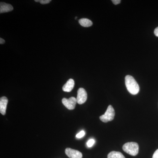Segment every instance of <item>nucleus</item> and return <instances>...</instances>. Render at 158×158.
<instances>
[{
	"label": "nucleus",
	"mask_w": 158,
	"mask_h": 158,
	"mask_svg": "<svg viewBox=\"0 0 158 158\" xmlns=\"http://www.w3.org/2000/svg\"><path fill=\"white\" fill-rule=\"evenodd\" d=\"M125 85L127 90L131 94L136 95L140 90L139 85L132 76H126L125 77Z\"/></svg>",
	"instance_id": "obj_1"
},
{
	"label": "nucleus",
	"mask_w": 158,
	"mask_h": 158,
	"mask_svg": "<svg viewBox=\"0 0 158 158\" xmlns=\"http://www.w3.org/2000/svg\"><path fill=\"white\" fill-rule=\"evenodd\" d=\"M123 149L130 155L135 156L139 151V146L136 142H127L123 145Z\"/></svg>",
	"instance_id": "obj_2"
},
{
	"label": "nucleus",
	"mask_w": 158,
	"mask_h": 158,
	"mask_svg": "<svg viewBox=\"0 0 158 158\" xmlns=\"http://www.w3.org/2000/svg\"><path fill=\"white\" fill-rule=\"evenodd\" d=\"M115 110L111 105L108 107L104 114L100 116V119L104 123L112 121L115 117Z\"/></svg>",
	"instance_id": "obj_3"
},
{
	"label": "nucleus",
	"mask_w": 158,
	"mask_h": 158,
	"mask_svg": "<svg viewBox=\"0 0 158 158\" xmlns=\"http://www.w3.org/2000/svg\"><path fill=\"white\" fill-rule=\"evenodd\" d=\"M62 102L68 110H74L77 103V98L73 97H72L69 99L63 98L62 99Z\"/></svg>",
	"instance_id": "obj_4"
},
{
	"label": "nucleus",
	"mask_w": 158,
	"mask_h": 158,
	"mask_svg": "<svg viewBox=\"0 0 158 158\" xmlns=\"http://www.w3.org/2000/svg\"><path fill=\"white\" fill-rule=\"evenodd\" d=\"M87 93L85 89L83 88H80L77 91V103L81 105L85 102L87 99Z\"/></svg>",
	"instance_id": "obj_5"
},
{
	"label": "nucleus",
	"mask_w": 158,
	"mask_h": 158,
	"mask_svg": "<svg viewBox=\"0 0 158 158\" xmlns=\"http://www.w3.org/2000/svg\"><path fill=\"white\" fill-rule=\"evenodd\" d=\"M65 153L69 158H82L83 156L81 153L79 151L71 148H66Z\"/></svg>",
	"instance_id": "obj_6"
},
{
	"label": "nucleus",
	"mask_w": 158,
	"mask_h": 158,
	"mask_svg": "<svg viewBox=\"0 0 158 158\" xmlns=\"http://www.w3.org/2000/svg\"><path fill=\"white\" fill-rule=\"evenodd\" d=\"M8 103V99L6 97H2L0 98V113L2 115H6Z\"/></svg>",
	"instance_id": "obj_7"
},
{
	"label": "nucleus",
	"mask_w": 158,
	"mask_h": 158,
	"mask_svg": "<svg viewBox=\"0 0 158 158\" xmlns=\"http://www.w3.org/2000/svg\"><path fill=\"white\" fill-rule=\"evenodd\" d=\"M74 85L75 82L73 79H69L66 84L62 87V90L65 92H70L73 89Z\"/></svg>",
	"instance_id": "obj_8"
},
{
	"label": "nucleus",
	"mask_w": 158,
	"mask_h": 158,
	"mask_svg": "<svg viewBox=\"0 0 158 158\" xmlns=\"http://www.w3.org/2000/svg\"><path fill=\"white\" fill-rule=\"evenodd\" d=\"M13 10V7L11 5L7 3L2 2L0 3V13L9 12Z\"/></svg>",
	"instance_id": "obj_9"
},
{
	"label": "nucleus",
	"mask_w": 158,
	"mask_h": 158,
	"mask_svg": "<svg viewBox=\"0 0 158 158\" xmlns=\"http://www.w3.org/2000/svg\"><path fill=\"white\" fill-rule=\"evenodd\" d=\"M79 23L81 26L83 27H91L93 25L92 22L88 19H81L79 20Z\"/></svg>",
	"instance_id": "obj_10"
},
{
	"label": "nucleus",
	"mask_w": 158,
	"mask_h": 158,
	"mask_svg": "<svg viewBox=\"0 0 158 158\" xmlns=\"http://www.w3.org/2000/svg\"><path fill=\"white\" fill-rule=\"evenodd\" d=\"M108 158H125L124 156L119 152L112 151L108 154Z\"/></svg>",
	"instance_id": "obj_11"
},
{
	"label": "nucleus",
	"mask_w": 158,
	"mask_h": 158,
	"mask_svg": "<svg viewBox=\"0 0 158 158\" xmlns=\"http://www.w3.org/2000/svg\"><path fill=\"white\" fill-rule=\"evenodd\" d=\"M95 143V141L94 139H90V140H88L87 143V145L88 147H91Z\"/></svg>",
	"instance_id": "obj_12"
},
{
	"label": "nucleus",
	"mask_w": 158,
	"mask_h": 158,
	"mask_svg": "<svg viewBox=\"0 0 158 158\" xmlns=\"http://www.w3.org/2000/svg\"><path fill=\"white\" fill-rule=\"evenodd\" d=\"M85 131H81L80 132L78 133L76 135V138H81L85 135Z\"/></svg>",
	"instance_id": "obj_13"
},
{
	"label": "nucleus",
	"mask_w": 158,
	"mask_h": 158,
	"mask_svg": "<svg viewBox=\"0 0 158 158\" xmlns=\"http://www.w3.org/2000/svg\"><path fill=\"white\" fill-rule=\"evenodd\" d=\"M51 2V0H40V2L41 4H48Z\"/></svg>",
	"instance_id": "obj_14"
},
{
	"label": "nucleus",
	"mask_w": 158,
	"mask_h": 158,
	"mask_svg": "<svg viewBox=\"0 0 158 158\" xmlns=\"http://www.w3.org/2000/svg\"><path fill=\"white\" fill-rule=\"evenodd\" d=\"M152 158H158V149L153 154Z\"/></svg>",
	"instance_id": "obj_15"
},
{
	"label": "nucleus",
	"mask_w": 158,
	"mask_h": 158,
	"mask_svg": "<svg viewBox=\"0 0 158 158\" xmlns=\"http://www.w3.org/2000/svg\"><path fill=\"white\" fill-rule=\"evenodd\" d=\"M112 2H113V4L116 5L119 4L121 2V1L120 0H112Z\"/></svg>",
	"instance_id": "obj_16"
},
{
	"label": "nucleus",
	"mask_w": 158,
	"mask_h": 158,
	"mask_svg": "<svg viewBox=\"0 0 158 158\" xmlns=\"http://www.w3.org/2000/svg\"><path fill=\"white\" fill-rule=\"evenodd\" d=\"M154 34L156 37H158V27L156 28L154 31Z\"/></svg>",
	"instance_id": "obj_17"
},
{
	"label": "nucleus",
	"mask_w": 158,
	"mask_h": 158,
	"mask_svg": "<svg viewBox=\"0 0 158 158\" xmlns=\"http://www.w3.org/2000/svg\"><path fill=\"white\" fill-rule=\"evenodd\" d=\"M5 43V40L3 39V38H0V44H3Z\"/></svg>",
	"instance_id": "obj_18"
},
{
	"label": "nucleus",
	"mask_w": 158,
	"mask_h": 158,
	"mask_svg": "<svg viewBox=\"0 0 158 158\" xmlns=\"http://www.w3.org/2000/svg\"><path fill=\"white\" fill-rule=\"evenodd\" d=\"M77 19V17H75V19Z\"/></svg>",
	"instance_id": "obj_19"
}]
</instances>
